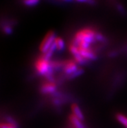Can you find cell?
I'll use <instances>...</instances> for the list:
<instances>
[{"label": "cell", "instance_id": "1", "mask_svg": "<svg viewBox=\"0 0 127 128\" xmlns=\"http://www.w3.org/2000/svg\"><path fill=\"white\" fill-rule=\"evenodd\" d=\"M97 32L90 28L81 29L75 33L72 43L78 47L90 48V45L96 40Z\"/></svg>", "mask_w": 127, "mask_h": 128}, {"label": "cell", "instance_id": "2", "mask_svg": "<svg viewBox=\"0 0 127 128\" xmlns=\"http://www.w3.org/2000/svg\"><path fill=\"white\" fill-rule=\"evenodd\" d=\"M35 68L38 74L44 76H50L53 70L52 61L44 55L39 57L35 62Z\"/></svg>", "mask_w": 127, "mask_h": 128}, {"label": "cell", "instance_id": "3", "mask_svg": "<svg viewBox=\"0 0 127 128\" xmlns=\"http://www.w3.org/2000/svg\"><path fill=\"white\" fill-rule=\"evenodd\" d=\"M56 38V34L53 31H49L45 34L40 45V51L42 54H45L48 51L49 49L51 47L54 43V41Z\"/></svg>", "mask_w": 127, "mask_h": 128}, {"label": "cell", "instance_id": "4", "mask_svg": "<svg viewBox=\"0 0 127 128\" xmlns=\"http://www.w3.org/2000/svg\"><path fill=\"white\" fill-rule=\"evenodd\" d=\"M78 49H79V54L88 61L89 60H95L97 58L96 54L92 48L78 47Z\"/></svg>", "mask_w": 127, "mask_h": 128}, {"label": "cell", "instance_id": "5", "mask_svg": "<svg viewBox=\"0 0 127 128\" xmlns=\"http://www.w3.org/2000/svg\"><path fill=\"white\" fill-rule=\"evenodd\" d=\"M62 68L64 73L68 76L75 72L79 68L77 66V63L75 60H68L64 62Z\"/></svg>", "mask_w": 127, "mask_h": 128}, {"label": "cell", "instance_id": "6", "mask_svg": "<svg viewBox=\"0 0 127 128\" xmlns=\"http://www.w3.org/2000/svg\"><path fill=\"white\" fill-rule=\"evenodd\" d=\"M41 92L43 94H52L56 90V85L54 82L49 81L43 83L41 86Z\"/></svg>", "mask_w": 127, "mask_h": 128}, {"label": "cell", "instance_id": "7", "mask_svg": "<svg viewBox=\"0 0 127 128\" xmlns=\"http://www.w3.org/2000/svg\"><path fill=\"white\" fill-rule=\"evenodd\" d=\"M71 111H72V114H73L75 116L79 118L80 120H84V114L82 113L81 108L79 107V106H78L77 104H72L71 106Z\"/></svg>", "mask_w": 127, "mask_h": 128}, {"label": "cell", "instance_id": "8", "mask_svg": "<svg viewBox=\"0 0 127 128\" xmlns=\"http://www.w3.org/2000/svg\"><path fill=\"white\" fill-rule=\"evenodd\" d=\"M69 120L75 128H85L84 124H82V120L75 116L72 114L69 115Z\"/></svg>", "mask_w": 127, "mask_h": 128}, {"label": "cell", "instance_id": "9", "mask_svg": "<svg viewBox=\"0 0 127 128\" xmlns=\"http://www.w3.org/2000/svg\"><path fill=\"white\" fill-rule=\"evenodd\" d=\"M0 128H18V126L14 120L12 119L10 117H8L6 122L1 123Z\"/></svg>", "mask_w": 127, "mask_h": 128}, {"label": "cell", "instance_id": "10", "mask_svg": "<svg viewBox=\"0 0 127 128\" xmlns=\"http://www.w3.org/2000/svg\"><path fill=\"white\" fill-rule=\"evenodd\" d=\"M54 45L56 48V50L62 51L64 48V42L62 38L56 37L54 41Z\"/></svg>", "mask_w": 127, "mask_h": 128}, {"label": "cell", "instance_id": "11", "mask_svg": "<svg viewBox=\"0 0 127 128\" xmlns=\"http://www.w3.org/2000/svg\"><path fill=\"white\" fill-rule=\"evenodd\" d=\"M116 118L119 123H121L123 126H124L127 128V117L123 114L119 113L116 115Z\"/></svg>", "mask_w": 127, "mask_h": 128}, {"label": "cell", "instance_id": "12", "mask_svg": "<svg viewBox=\"0 0 127 128\" xmlns=\"http://www.w3.org/2000/svg\"><path fill=\"white\" fill-rule=\"evenodd\" d=\"M40 0H23V3L24 5L29 6H35L39 3Z\"/></svg>", "mask_w": 127, "mask_h": 128}, {"label": "cell", "instance_id": "13", "mask_svg": "<svg viewBox=\"0 0 127 128\" xmlns=\"http://www.w3.org/2000/svg\"><path fill=\"white\" fill-rule=\"evenodd\" d=\"M82 72H83V70H82V69H81V68H79V69H78V70L75 72H74L73 74H72L71 75H70V76H68V77L69 79H73V78H76V77H77L78 76H79V75L82 74Z\"/></svg>", "mask_w": 127, "mask_h": 128}, {"label": "cell", "instance_id": "14", "mask_svg": "<svg viewBox=\"0 0 127 128\" xmlns=\"http://www.w3.org/2000/svg\"><path fill=\"white\" fill-rule=\"evenodd\" d=\"M12 28L9 25H5V26L3 27V31L5 34H10L12 32Z\"/></svg>", "mask_w": 127, "mask_h": 128}, {"label": "cell", "instance_id": "15", "mask_svg": "<svg viewBox=\"0 0 127 128\" xmlns=\"http://www.w3.org/2000/svg\"><path fill=\"white\" fill-rule=\"evenodd\" d=\"M96 40L100 41V42H103V41L105 40V37H104V36H103L102 34H101V33L97 32Z\"/></svg>", "mask_w": 127, "mask_h": 128}, {"label": "cell", "instance_id": "16", "mask_svg": "<svg viewBox=\"0 0 127 128\" xmlns=\"http://www.w3.org/2000/svg\"><path fill=\"white\" fill-rule=\"evenodd\" d=\"M75 1L79 2H88V3L93 2V0H75Z\"/></svg>", "mask_w": 127, "mask_h": 128}, {"label": "cell", "instance_id": "17", "mask_svg": "<svg viewBox=\"0 0 127 128\" xmlns=\"http://www.w3.org/2000/svg\"><path fill=\"white\" fill-rule=\"evenodd\" d=\"M65 1H69V0H65Z\"/></svg>", "mask_w": 127, "mask_h": 128}]
</instances>
